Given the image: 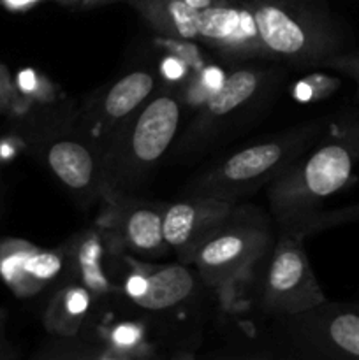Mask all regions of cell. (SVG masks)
<instances>
[{
    "label": "cell",
    "instance_id": "obj_3",
    "mask_svg": "<svg viewBox=\"0 0 359 360\" xmlns=\"http://www.w3.org/2000/svg\"><path fill=\"white\" fill-rule=\"evenodd\" d=\"M270 250V232L260 220L232 217L194 252L201 280L224 299L252 274Z\"/></svg>",
    "mask_w": 359,
    "mask_h": 360
},
{
    "label": "cell",
    "instance_id": "obj_4",
    "mask_svg": "<svg viewBox=\"0 0 359 360\" xmlns=\"http://www.w3.org/2000/svg\"><path fill=\"white\" fill-rule=\"evenodd\" d=\"M182 120V102L172 94H160L148 98L132 122L127 125L125 136L113 150L111 160L102 165V176L111 169L115 185L134 181L160 162L178 132Z\"/></svg>",
    "mask_w": 359,
    "mask_h": 360
},
{
    "label": "cell",
    "instance_id": "obj_1",
    "mask_svg": "<svg viewBox=\"0 0 359 360\" xmlns=\"http://www.w3.org/2000/svg\"><path fill=\"white\" fill-rule=\"evenodd\" d=\"M252 13L267 58L296 65H329L345 37L327 0H241Z\"/></svg>",
    "mask_w": 359,
    "mask_h": 360
},
{
    "label": "cell",
    "instance_id": "obj_5",
    "mask_svg": "<svg viewBox=\"0 0 359 360\" xmlns=\"http://www.w3.org/2000/svg\"><path fill=\"white\" fill-rule=\"evenodd\" d=\"M263 302L280 315H303L326 302L301 239L289 234L275 245L263 285Z\"/></svg>",
    "mask_w": 359,
    "mask_h": 360
},
{
    "label": "cell",
    "instance_id": "obj_30",
    "mask_svg": "<svg viewBox=\"0 0 359 360\" xmlns=\"http://www.w3.org/2000/svg\"><path fill=\"white\" fill-rule=\"evenodd\" d=\"M6 322H7V313L6 309L0 308V340L6 338Z\"/></svg>",
    "mask_w": 359,
    "mask_h": 360
},
{
    "label": "cell",
    "instance_id": "obj_26",
    "mask_svg": "<svg viewBox=\"0 0 359 360\" xmlns=\"http://www.w3.org/2000/svg\"><path fill=\"white\" fill-rule=\"evenodd\" d=\"M18 146L13 137H4L0 139V162H7L16 155Z\"/></svg>",
    "mask_w": 359,
    "mask_h": 360
},
{
    "label": "cell",
    "instance_id": "obj_20",
    "mask_svg": "<svg viewBox=\"0 0 359 360\" xmlns=\"http://www.w3.org/2000/svg\"><path fill=\"white\" fill-rule=\"evenodd\" d=\"M106 347L118 354L132 359H146V345H144V330L139 323L123 322L113 327L106 334Z\"/></svg>",
    "mask_w": 359,
    "mask_h": 360
},
{
    "label": "cell",
    "instance_id": "obj_29",
    "mask_svg": "<svg viewBox=\"0 0 359 360\" xmlns=\"http://www.w3.org/2000/svg\"><path fill=\"white\" fill-rule=\"evenodd\" d=\"M55 2L67 7H84V2H87V0H55Z\"/></svg>",
    "mask_w": 359,
    "mask_h": 360
},
{
    "label": "cell",
    "instance_id": "obj_32",
    "mask_svg": "<svg viewBox=\"0 0 359 360\" xmlns=\"http://www.w3.org/2000/svg\"><path fill=\"white\" fill-rule=\"evenodd\" d=\"M171 360H196L192 354H187V352H182V354H176Z\"/></svg>",
    "mask_w": 359,
    "mask_h": 360
},
{
    "label": "cell",
    "instance_id": "obj_7",
    "mask_svg": "<svg viewBox=\"0 0 359 360\" xmlns=\"http://www.w3.org/2000/svg\"><path fill=\"white\" fill-rule=\"evenodd\" d=\"M236 211L232 200L217 195H199L169 204L162 211V234L168 248L182 253L189 262L194 252L225 224Z\"/></svg>",
    "mask_w": 359,
    "mask_h": 360
},
{
    "label": "cell",
    "instance_id": "obj_11",
    "mask_svg": "<svg viewBox=\"0 0 359 360\" xmlns=\"http://www.w3.org/2000/svg\"><path fill=\"white\" fill-rule=\"evenodd\" d=\"M109 227L123 250L146 257H157L168 248L162 234V211L143 204L115 206Z\"/></svg>",
    "mask_w": 359,
    "mask_h": 360
},
{
    "label": "cell",
    "instance_id": "obj_14",
    "mask_svg": "<svg viewBox=\"0 0 359 360\" xmlns=\"http://www.w3.org/2000/svg\"><path fill=\"white\" fill-rule=\"evenodd\" d=\"M127 4L162 39L187 42L199 39V11L182 0H127Z\"/></svg>",
    "mask_w": 359,
    "mask_h": 360
},
{
    "label": "cell",
    "instance_id": "obj_19",
    "mask_svg": "<svg viewBox=\"0 0 359 360\" xmlns=\"http://www.w3.org/2000/svg\"><path fill=\"white\" fill-rule=\"evenodd\" d=\"M73 340L74 338H58V341L37 352L32 360H143L127 357L108 347L97 348Z\"/></svg>",
    "mask_w": 359,
    "mask_h": 360
},
{
    "label": "cell",
    "instance_id": "obj_27",
    "mask_svg": "<svg viewBox=\"0 0 359 360\" xmlns=\"http://www.w3.org/2000/svg\"><path fill=\"white\" fill-rule=\"evenodd\" d=\"M182 2H185L187 6H190L196 11H204V9H210V7L213 6H218V4L227 2V0H182Z\"/></svg>",
    "mask_w": 359,
    "mask_h": 360
},
{
    "label": "cell",
    "instance_id": "obj_9",
    "mask_svg": "<svg viewBox=\"0 0 359 360\" xmlns=\"http://www.w3.org/2000/svg\"><path fill=\"white\" fill-rule=\"evenodd\" d=\"M63 267V255L39 248L20 238L0 241V278L16 297L27 299L44 290Z\"/></svg>",
    "mask_w": 359,
    "mask_h": 360
},
{
    "label": "cell",
    "instance_id": "obj_10",
    "mask_svg": "<svg viewBox=\"0 0 359 360\" xmlns=\"http://www.w3.org/2000/svg\"><path fill=\"white\" fill-rule=\"evenodd\" d=\"M310 313L308 360H359V306L324 302Z\"/></svg>",
    "mask_w": 359,
    "mask_h": 360
},
{
    "label": "cell",
    "instance_id": "obj_28",
    "mask_svg": "<svg viewBox=\"0 0 359 360\" xmlns=\"http://www.w3.org/2000/svg\"><path fill=\"white\" fill-rule=\"evenodd\" d=\"M18 359V352L9 341L4 338L0 340V360H16Z\"/></svg>",
    "mask_w": 359,
    "mask_h": 360
},
{
    "label": "cell",
    "instance_id": "obj_8",
    "mask_svg": "<svg viewBox=\"0 0 359 360\" xmlns=\"http://www.w3.org/2000/svg\"><path fill=\"white\" fill-rule=\"evenodd\" d=\"M199 39L208 48L234 60L266 56L252 13L241 0L199 11Z\"/></svg>",
    "mask_w": 359,
    "mask_h": 360
},
{
    "label": "cell",
    "instance_id": "obj_6",
    "mask_svg": "<svg viewBox=\"0 0 359 360\" xmlns=\"http://www.w3.org/2000/svg\"><path fill=\"white\" fill-rule=\"evenodd\" d=\"M317 130L319 125H312L292 137L257 143L245 150L236 151L222 164H218L213 171L208 172L206 178L201 179L197 185V193L227 199V193L246 188L252 183L263 181L264 178H271L285 165H291L292 157L305 144H308Z\"/></svg>",
    "mask_w": 359,
    "mask_h": 360
},
{
    "label": "cell",
    "instance_id": "obj_17",
    "mask_svg": "<svg viewBox=\"0 0 359 360\" xmlns=\"http://www.w3.org/2000/svg\"><path fill=\"white\" fill-rule=\"evenodd\" d=\"M99 231H87L70 243L69 260L73 262L77 285H83L94 297L111 292V283L104 273V241Z\"/></svg>",
    "mask_w": 359,
    "mask_h": 360
},
{
    "label": "cell",
    "instance_id": "obj_12",
    "mask_svg": "<svg viewBox=\"0 0 359 360\" xmlns=\"http://www.w3.org/2000/svg\"><path fill=\"white\" fill-rule=\"evenodd\" d=\"M46 164L60 183L77 193L94 192L102 179V165L94 151L77 139H56L46 148Z\"/></svg>",
    "mask_w": 359,
    "mask_h": 360
},
{
    "label": "cell",
    "instance_id": "obj_23",
    "mask_svg": "<svg viewBox=\"0 0 359 360\" xmlns=\"http://www.w3.org/2000/svg\"><path fill=\"white\" fill-rule=\"evenodd\" d=\"M329 67H336V69L344 70V72H347L355 81L359 97V53H344V55L331 60Z\"/></svg>",
    "mask_w": 359,
    "mask_h": 360
},
{
    "label": "cell",
    "instance_id": "obj_31",
    "mask_svg": "<svg viewBox=\"0 0 359 360\" xmlns=\"http://www.w3.org/2000/svg\"><path fill=\"white\" fill-rule=\"evenodd\" d=\"M109 2H116V0H87V2H84V7H95V6H102V4H109Z\"/></svg>",
    "mask_w": 359,
    "mask_h": 360
},
{
    "label": "cell",
    "instance_id": "obj_18",
    "mask_svg": "<svg viewBox=\"0 0 359 360\" xmlns=\"http://www.w3.org/2000/svg\"><path fill=\"white\" fill-rule=\"evenodd\" d=\"M94 295L77 283L55 292L44 311V327L56 338H76L87 320Z\"/></svg>",
    "mask_w": 359,
    "mask_h": 360
},
{
    "label": "cell",
    "instance_id": "obj_22",
    "mask_svg": "<svg viewBox=\"0 0 359 360\" xmlns=\"http://www.w3.org/2000/svg\"><path fill=\"white\" fill-rule=\"evenodd\" d=\"M20 95L11 77L9 69L0 63V115L9 111H20Z\"/></svg>",
    "mask_w": 359,
    "mask_h": 360
},
{
    "label": "cell",
    "instance_id": "obj_16",
    "mask_svg": "<svg viewBox=\"0 0 359 360\" xmlns=\"http://www.w3.org/2000/svg\"><path fill=\"white\" fill-rule=\"evenodd\" d=\"M260 84H263V74L259 70L238 69L227 74L220 88L204 102L203 111L197 120L201 129H206L211 123L220 122L225 116L232 115L236 109L243 108L259 91Z\"/></svg>",
    "mask_w": 359,
    "mask_h": 360
},
{
    "label": "cell",
    "instance_id": "obj_15",
    "mask_svg": "<svg viewBox=\"0 0 359 360\" xmlns=\"http://www.w3.org/2000/svg\"><path fill=\"white\" fill-rule=\"evenodd\" d=\"M153 88L155 76L148 70H132L125 74L102 97L99 118L109 129L132 118L151 97Z\"/></svg>",
    "mask_w": 359,
    "mask_h": 360
},
{
    "label": "cell",
    "instance_id": "obj_13",
    "mask_svg": "<svg viewBox=\"0 0 359 360\" xmlns=\"http://www.w3.org/2000/svg\"><path fill=\"white\" fill-rule=\"evenodd\" d=\"M143 288L139 295L132 299V302L148 311H164L175 308L187 301L196 288L194 274L180 264L155 269L143 267Z\"/></svg>",
    "mask_w": 359,
    "mask_h": 360
},
{
    "label": "cell",
    "instance_id": "obj_21",
    "mask_svg": "<svg viewBox=\"0 0 359 360\" xmlns=\"http://www.w3.org/2000/svg\"><path fill=\"white\" fill-rule=\"evenodd\" d=\"M338 88H340V79L317 74V76L308 77V79H305L299 84V97H301L303 101L322 98L331 95L333 91H336Z\"/></svg>",
    "mask_w": 359,
    "mask_h": 360
},
{
    "label": "cell",
    "instance_id": "obj_25",
    "mask_svg": "<svg viewBox=\"0 0 359 360\" xmlns=\"http://www.w3.org/2000/svg\"><path fill=\"white\" fill-rule=\"evenodd\" d=\"M183 65H185V62H183L180 56H176V58L165 60V62H164L165 76L171 77V79H178V77L182 76V72H183Z\"/></svg>",
    "mask_w": 359,
    "mask_h": 360
},
{
    "label": "cell",
    "instance_id": "obj_24",
    "mask_svg": "<svg viewBox=\"0 0 359 360\" xmlns=\"http://www.w3.org/2000/svg\"><path fill=\"white\" fill-rule=\"evenodd\" d=\"M41 0H0V6L11 13H25L35 7Z\"/></svg>",
    "mask_w": 359,
    "mask_h": 360
},
{
    "label": "cell",
    "instance_id": "obj_2",
    "mask_svg": "<svg viewBox=\"0 0 359 360\" xmlns=\"http://www.w3.org/2000/svg\"><path fill=\"white\" fill-rule=\"evenodd\" d=\"M359 162V115L338 123L298 165H289L270 190L273 210L282 214L306 211L340 192Z\"/></svg>",
    "mask_w": 359,
    "mask_h": 360
}]
</instances>
